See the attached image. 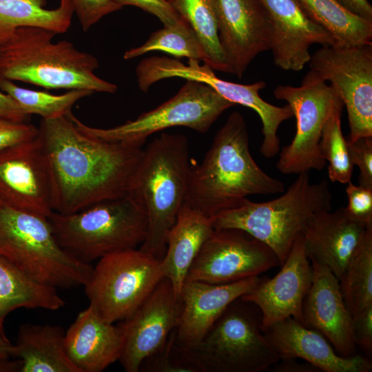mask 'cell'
Masks as SVG:
<instances>
[{"label":"cell","mask_w":372,"mask_h":372,"mask_svg":"<svg viewBox=\"0 0 372 372\" xmlns=\"http://www.w3.org/2000/svg\"><path fill=\"white\" fill-rule=\"evenodd\" d=\"M162 278L160 260L136 248L99 259L84 287L96 313L114 323L130 316Z\"/></svg>","instance_id":"10"},{"label":"cell","mask_w":372,"mask_h":372,"mask_svg":"<svg viewBox=\"0 0 372 372\" xmlns=\"http://www.w3.org/2000/svg\"><path fill=\"white\" fill-rule=\"evenodd\" d=\"M174 331L161 349L142 363L140 370L145 369L144 371L151 372H196L175 348Z\"/></svg>","instance_id":"35"},{"label":"cell","mask_w":372,"mask_h":372,"mask_svg":"<svg viewBox=\"0 0 372 372\" xmlns=\"http://www.w3.org/2000/svg\"><path fill=\"white\" fill-rule=\"evenodd\" d=\"M38 133L32 124L0 118V150L32 139Z\"/></svg>","instance_id":"39"},{"label":"cell","mask_w":372,"mask_h":372,"mask_svg":"<svg viewBox=\"0 0 372 372\" xmlns=\"http://www.w3.org/2000/svg\"><path fill=\"white\" fill-rule=\"evenodd\" d=\"M228 73L241 78L252 60L270 48L271 25L260 0H214Z\"/></svg>","instance_id":"16"},{"label":"cell","mask_w":372,"mask_h":372,"mask_svg":"<svg viewBox=\"0 0 372 372\" xmlns=\"http://www.w3.org/2000/svg\"><path fill=\"white\" fill-rule=\"evenodd\" d=\"M353 335L355 345L359 346L367 358L372 354V305L352 315Z\"/></svg>","instance_id":"41"},{"label":"cell","mask_w":372,"mask_h":372,"mask_svg":"<svg viewBox=\"0 0 372 372\" xmlns=\"http://www.w3.org/2000/svg\"><path fill=\"white\" fill-rule=\"evenodd\" d=\"M183 301L163 277L136 310L121 324L124 344L119 359L126 372H138L142 363L161 349L176 329Z\"/></svg>","instance_id":"14"},{"label":"cell","mask_w":372,"mask_h":372,"mask_svg":"<svg viewBox=\"0 0 372 372\" xmlns=\"http://www.w3.org/2000/svg\"><path fill=\"white\" fill-rule=\"evenodd\" d=\"M310 70L331 82L346 107L349 141L372 136V44L322 46L311 55Z\"/></svg>","instance_id":"12"},{"label":"cell","mask_w":372,"mask_h":372,"mask_svg":"<svg viewBox=\"0 0 372 372\" xmlns=\"http://www.w3.org/2000/svg\"><path fill=\"white\" fill-rule=\"evenodd\" d=\"M28 115L11 96L0 92V118L17 122H25Z\"/></svg>","instance_id":"42"},{"label":"cell","mask_w":372,"mask_h":372,"mask_svg":"<svg viewBox=\"0 0 372 372\" xmlns=\"http://www.w3.org/2000/svg\"><path fill=\"white\" fill-rule=\"evenodd\" d=\"M0 201L46 217L53 211L49 168L38 135L0 150Z\"/></svg>","instance_id":"15"},{"label":"cell","mask_w":372,"mask_h":372,"mask_svg":"<svg viewBox=\"0 0 372 372\" xmlns=\"http://www.w3.org/2000/svg\"><path fill=\"white\" fill-rule=\"evenodd\" d=\"M271 25L270 48L275 65L298 72L309 63L313 44L335 45L331 35L314 22L297 0H260Z\"/></svg>","instance_id":"18"},{"label":"cell","mask_w":372,"mask_h":372,"mask_svg":"<svg viewBox=\"0 0 372 372\" xmlns=\"http://www.w3.org/2000/svg\"><path fill=\"white\" fill-rule=\"evenodd\" d=\"M260 280L259 276H254L222 285L185 282L180 291L183 310L174 331L175 344L189 346L199 341L226 308L250 291Z\"/></svg>","instance_id":"21"},{"label":"cell","mask_w":372,"mask_h":372,"mask_svg":"<svg viewBox=\"0 0 372 372\" xmlns=\"http://www.w3.org/2000/svg\"><path fill=\"white\" fill-rule=\"evenodd\" d=\"M191 170L187 137L163 132L143 149L131 180L127 194L147 218L139 249L160 261L167 234L186 201Z\"/></svg>","instance_id":"3"},{"label":"cell","mask_w":372,"mask_h":372,"mask_svg":"<svg viewBox=\"0 0 372 372\" xmlns=\"http://www.w3.org/2000/svg\"><path fill=\"white\" fill-rule=\"evenodd\" d=\"M169 1L197 36L205 54L203 63L214 70L228 72V67L218 37L214 0Z\"/></svg>","instance_id":"30"},{"label":"cell","mask_w":372,"mask_h":372,"mask_svg":"<svg viewBox=\"0 0 372 372\" xmlns=\"http://www.w3.org/2000/svg\"><path fill=\"white\" fill-rule=\"evenodd\" d=\"M351 12L372 21V6L368 0H337Z\"/></svg>","instance_id":"43"},{"label":"cell","mask_w":372,"mask_h":372,"mask_svg":"<svg viewBox=\"0 0 372 372\" xmlns=\"http://www.w3.org/2000/svg\"><path fill=\"white\" fill-rule=\"evenodd\" d=\"M71 114L42 119L38 127L49 168L52 210L61 214L127 195L143 152V145L82 132Z\"/></svg>","instance_id":"1"},{"label":"cell","mask_w":372,"mask_h":372,"mask_svg":"<svg viewBox=\"0 0 372 372\" xmlns=\"http://www.w3.org/2000/svg\"><path fill=\"white\" fill-rule=\"evenodd\" d=\"M214 230L211 218L183 204L167 234L165 253L160 261L163 276L169 280L178 295L192 262Z\"/></svg>","instance_id":"25"},{"label":"cell","mask_w":372,"mask_h":372,"mask_svg":"<svg viewBox=\"0 0 372 372\" xmlns=\"http://www.w3.org/2000/svg\"><path fill=\"white\" fill-rule=\"evenodd\" d=\"M56 32L22 27L0 45V79L46 89L114 93L117 85L97 76V58L70 41L52 42Z\"/></svg>","instance_id":"4"},{"label":"cell","mask_w":372,"mask_h":372,"mask_svg":"<svg viewBox=\"0 0 372 372\" xmlns=\"http://www.w3.org/2000/svg\"><path fill=\"white\" fill-rule=\"evenodd\" d=\"M64 305L57 289L34 282L0 258V333H5L6 316L17 309L56 311Z\"/></svg>","instance_id":"28"},{"label":"cell","mask_w":372,"mask_h":372,"mask_svg":"<svg viewBox=\"0 0 372 372\" xmlns=\"http://www.w3.org/2000/svg\"><path fill=\"white\" fill-rule=\"evenodd\" d=\"M343 106L335 110L325 124L320 138L319 148L328 162V176L332 182L347 184L351 182L353 167L347 140L343 136L341 116Z\"/></svg>","instance_id":"34"},{"label":"cell","mask_w":372,"mask_h":372,"mask_svg":"<svg viewBox=\"0 0 372 372\" xmlns=\"http://www.w3.org/2000/svg\"><path fill=\"white\" fill-rule=\"evenodd\" d=\"M339 282L344 303L352 315L372 305V226L351 256Z\"/></svg>","instance_id":"31"},{"label":"cell","mask_w":372,"mask_h":372,"mask_svg":"<svg viewBox=\"0 0 372 372\" xmlns=\"http://www.w3.org/2000/svg\"><path fill=\"white\" fill-rule=\"evenodd\" d=\"M124 334L121 324L103 320L89 304L65 333L68 356L80 372H101L119 360Z\"/></svg>","instance_id":"23"},{"label":"cell","mask_w":372,"mask_h":372,"mask_svg":"<svg viewBox=\"0 0 372 372\" xmlns=\"http://www.w3.org/2000/svg\"><path fill=\"white\" fill-rule=\"evenodd\" d=\"M67 1L72 5L84 32H87L105 15L122 8L116 0Z\"/></svg>","instance_id":"36"},{"label":"cell","mask_w":372,"mask_h":372,"mask_svg":"<svg viewBox=\"0 0 372 372\" xmlns=\"http://www.w3.org/2000/svg\"><path fill=\"white\" fill-rule=\"evenodd\" d=\"M116 1L122 7L123 6H134L155 15L164 25H174L183 20L167 0Z\"/></svg>","instance_id":"40"},{"label":"cell","mask_w":372,"mask_h":372,"mask_svg":"<svg viewBox=\"0 0 372 372\" xmlns=\"http://www.w3.org/2000/svg\"><path fill=\"white\" fill-rule=\"evenodd\" d=\"M305 13L342 46L372 44V21L358 16L337 0H297Z\"/></svg>","instance_id":"29"},{"label":"cell","mask_w":372,"mask_h":372,"mask_svg":"<svg viewBox=\"0 0 372 372\" xmlns=\"http://www.w3.org/2000/svg\"><path fill=\"white\" fill-rule=\"evenodd\" d=\"M346 193L347 214L354 220L365 225H372V188L347 183Z\"/></svg>","instance_id":"37"},{"label":"cell","mask_w":372,"mask_h":372,"mask_svg":"<svg viewBox=\"0 0 372 372\" xmlns=\"http://www.w3.org/2000/svg\"><path fill=\"white\" fill-rule=\"evenodd\" d=\"M311 263L312 282L302 304L300 322L321 333L340 355H355L353 317L344 303L339 280L326 266Z\"/></svg>","instance_id":"19"},{"label":"cell","mask_w":372,"mask_h":372,"mask_svg":"<svg viewBox=\"0 0 372 372\" xmlns=\"http://www.w3.org/2000/svg\"><path fill=\"white\" fill-rule=\"evenodd\" d=\"M247 302H231L196 343L175 348L196 372H260L280 360Z\"/></svg>","instance_id":"8"},{"label":"cell","mask_w":372,"mask_h":372,"mask_svg":"<svg viewBox=\"0 0 372 372\" xmlns=\"http://www.w3.org/2000/svg\"><path fill=\"white\" fill-rule=\"evenodd\" d=\"M185 74L188 80L209 85L234 105L240 104L254 110L262 124L263 140L260 148L261 154L271 158L279 152L280 147L278 130L284 121L293 115L288 104L282 107L276 106L260 97L259 92L266 86L264 81L247 85L227 81L218 78L209 66L205 63L200 65L198 61L191 62Z\"/></svg>","instance_id":"24"},{"label":"cell","mask_w":372,"mask_h":372,"mask_svg":"<svg viewBox=\"0 0 372 372\" xmlns=\"http://www.w3.org/2000/svg\"><path fill=\"white\" fill-rule=\"evenodd\" d=\"M279 265L273 251L245 231L214 229L192 262L185 282L228 284L259 276Z\"/></svg>","instance_id":"13"},{"label":"cell","mask_w":372,"mask_h":372,"mask_svg":"<svg viewBox=\"0 0 372 372\" xmlns=\"http://www.w3.org/2000/svg\"><path fill=\"white\" fill-rule=\"evenodd\" d=\"M0 89L14 99L28 115L37 114L45 120L68 114L79 100L94 93L86 90H70L55 95L23 88L6 79H1Z\"/></svg>","instance_id":"33"},{"label":"cell","mask_w":372,"mask_h":372,"mask_svg":"<svg viewBox=\"0 0 372 372\" xmlns=\"http://www.w3.org/2000/svg\"><path fill=\"white\" fill-rule=\"evenodd\" d=\"M65 333L59 325L21 324L10 350L19 372H80L67 355Z\"/></svg>","instance_id":"26"},{"label":"cell","mask_w":372,"mask_h":372,"mask_svg":"<svg viewBox=\"0 0 372 372\" xmlns=\"http://www.w3.org/2000/svg\"><path fill=\"white\" fill-rule=\"evenodd\" d=\"M234 104L209 85L187 80L172 98L136 118L111 128L88 126L71 118L76 127L90 136L111 142L143 145L147 138L167 128L183 126L196 132H207L217 118Z\"/></svg>","instance_id":"9"},{"label":"cell","mask_w":372,"mask_h":372,"mask_svg":"<svg viewBox=\"0 0 372 372\" xmlns=\"http://www.w3.org/2000/svg\"><path fill=\"white\" fill-rule=\"evenodd\" d=\"M347 143L351 161L360 169L359 185L372 188V136Z\"/></svg>","instance_id":"38"},{"label":"cell","mask_w":372,"mask_h":372,"mask_svg":"<svg viewBox=\"0 0 372 372\" xmlns=\"http://www.w3.org/2000/svg\"><path fill=\"white\" fill-rule=\"evenodd\" d=\"M264 333L280 360L302 359L324 372H369L372 369L370 358L358 354L340 355L321 333L292 317L273 324Z\"/></svg>","instance_id":"20"},{"label":"cell","mask_w":372,"mask_h":372,"mask_svg":"<svg viewBox=\"0 0 372 372\" xmlns=\"http://www.w3.org/2000/svg\"><path fill=\"white\" fill-rule=\"evenodd\" d=\"M279 272L258 283L240 298L260 312L264 332L273 324L292 317L300 322L304 300L310 289L313 269L304 249L303 234L295 240Z\"/></svg>","instance_id":"17"},{"label":"cell","mask_w":372,"mask_h":372,"mask_svg":"<svg viewBox=\"0 0 372 372\" xmlns=\"http://www.w3.org/2000/svg\"><path fill=\"white\" fill-rule=\"evenodd\" d=\"M12 344L5 333H0V358H10Z\"/></svg>","instance_id":"46"},{"label":"cell","mask_w":372,"mask_h":372,"mask_svg":"<svg viewBox=\"0 0 372 372\" xmlns=\"http://www.w3.org/2000/svg\"><path fill=\"white\" fill-rule=\"evenodd\" d=\"M0 258L34 282L56 289L84 286L93 270L60 246L48 217L1 201Z\"/></svg>","instance_id":"6"},{"label":"cell","mask_w":372,"mask_h":372,"mask_svg":"<svg viewBox=\"0 0 372 372\" xmlns=\"http://www.w3.org/2000/svg\"><path fill=\"white\" fill-rule=\"evenodd\" d=\"M280 363L276 362L272 366L275 371L280 372H316L320 370L309 362L301 364L296 359L280 360Z\"/></svg>","instance_id":"44"},{"label":"cell","mask_w":372,"mask_h":372,"mask_svg":"<svg viewBox=\"0 0 372 372\" xmlns=\"http://www.w3.org/2000/svg\"><path fill=\"white\" fill-rule=\"evenodd\" d=\"M46 0H0V45L22 27H37L64 33L71 25L72 5L60 0L55 9H46Z\"/></svg>","instance_id":"27"},{"label":"cell","mask_w":372,"mask_h":372,"mask_svg":"<svg viewBox=\"0 0 372 372\" xmlns=\"http://www.w3.org/2000/svg\"><path fill=\"white\" fill-rule=\"evenodd\" d=\"M21 367V361L14 358H0V372L19 371Z\"/></svg>","instance_id":"45"},{"label":"cell","mask_w":372,"mask_h":372,"mask_svg":"<svg viewBox=\"0 0 372 372\" xmlns=\"http://www.w3.org/2000/svg\"><path fill=\"white\" fill-rule=\"evenodd\" d=\"M161 51L177 58L205 61V54L197 36L187 22L164 25L154 32L141 45L133 48L124 53L126 60L132 59L152 51Z\"/></svg>","instance_id":"32"},{"label":"cell","mask_w":372,"mask_h":372,"mask_svg":"<svg viewBox=\"0 0 372 372\" xmlns=\"http://www.w3.org/2000/svg\"><path fill=\"white\" fill-rule=\"evenodd\" d=\"M0 81H1V79H0Z\"/></svg>","instance_id":"47"},{"label":"cell","mask_w":372,"mask_h":372,"mask_svg":"<svg viewBox=\"0 0 372 372\" xmlns=\"http://www.w3.org/2000/svg\"><path fill=\"white\" fill-rule=\"evenodd\" d=\"M273 94L287 103L296 121L294 138L280 151L277 169L285 174L323 169L327 161L319 143L325 124L337 108L344 106L339 95L311 70L300 86L279 85Z\"/></svg>","instance_id":"11"},{"label":"cell","mask_w":372,"mask_h":372,"mask_svg":"<svg viewBox=\"0 0 372 372\" xmlns=\"http://www.w3.org/2000/svg\"><path fill=\"white\" fill-rule=\"evenodd\" d=\"M48 218L60 246L89 264L112 253L136 249L147 230L145 211L128 194L71 214L52 211Z\"/></svg>","instance_id":"7"},{"label":"cell","mask_w":372,"mask_h":372,"mask_svg":"<svg viewBox=\"0 0 372 372\" xmlns=\"http://www.w3.org/2000/svg\"><path fill=\"white\" fill-rule=\"evenodd\" d=\"M285 184L265 173L252 157L246 123L232 112L215 135L202 162L192 167L185 203L213 218L254 194H276Z\"/></svg>","instance_id":"2"},{"label":"cell","mask_w":372,"mask_h":372,"mask_svg":"<svg viewBox=\"0 0 372 372\" xmlns=\"http://www.w3.org/2000/svg\"><path fill=\"white\" fill-rule=\"evenodd\" d=\"M282 194L265 202L243 199L236 207L211 218L214 229L245 231L269 247L282 265L313 217L331 210L333 198L327 180L313 183L308 172L298 174Z\"/></svg>","instance_id":"5"},{"label":"cell","mask_w":372,"mask_h":372,"mask_svg":"<svg viewBox=\"0 0 372 372\" xmlns=\"http://www.w3.org/2000/svg\"><path fill=\"white\" fill-rule=\"evenodd\" d=\"M371 226L353 219L345 207L320 211L303 233L307 256L311 262L326 266L340 280L351 256Z\"/></svg>","instance_id":"22"}]
</instances>
